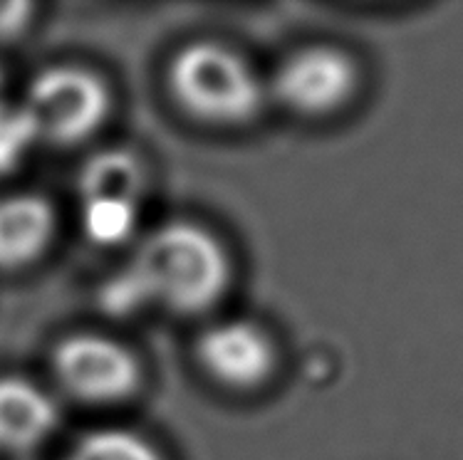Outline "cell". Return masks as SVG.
Returning a JSON list of instances; mask_svg holds the SVG:
<instances>
[{"label": "cell", "mask_w": 463, "mask_h": 460, "mask_svg": "<svg viewBox=\"0 0 463 460\" xmlns=\"http://www.w3.org/2000/svg\"><path fill=\"white\" fill-rule=\"evenodd\" d=\"M127 277L139 300L176 314H201L223 300L233 263L218 235L191 221H169L139 240Z\"/></svg>", "instance_id": "cell-1"}, {"label": "cell", "mask_w": 463, "mask_h": 460, "mask_svg": "<svg viewBox=\"0 0 463 460\" xmlns=\"http://www.w3.org/2000/svg\"><path fill=\"white\" fill-rule=\"evenodd\" d=\"M174 102L196 122L241 127L256 119L265 104V85L236 50L196 40L184 45L169 65Z\"/></svg>", "instance_id": "cell-2"}, {"label": "cell", "mask_w": 463, "mask_h": 460, "mask_svg": "<svg viewBox=\"0 0 463 460\" xmlns=\"http://www.w3.org/2000/svg\"><path fill=\"white\" fill-rule=\"evenodd\" d=\"M112 112L102 77L80 65H52L33 77L23 97V119L52 144H80L97 134Z\"/></svg>", "instance_id": "cell-3"}, {"label": "cell", "mask_w": 463, "mask_h": 460, "mask_svg": "<svg viewBox=\"0 0 463 460\" xmlns=\"http://www.w3.org/2000/svg\"><path fill=\"white\" fill-rule=\"evenodd\" d=\"M52 374L67 396L80 404H122L142 386V364L122 342L80 332L57 342L52 352Z\"/></svg>", "instance_id": "cell-4"}, {"label": "cell", "mask_w": 463, "mask_h": 460, "mask_svg": "<svg viewBox=\"0 0 463 460\" xmlns=\"http://www.w3.org/2000/svg\"><path fill=\"white\" fill-rule=\"evenodd\" d=\"M360 85V65L354 57L335 45H307L275 67L268 89L288 112L322 119L342 112Z\"/></svg>", "instance_id": "cell-5"}, {"label": "cell", "mask_w": 463, "mask_h": 460, "mask_svg": "<svg viewBox=\"0 0 463 460\" xmlns=\"http://www.w3.org/2000/svg\"><path fill=\"white\" fill-rule=\"evenodd\" d=\"M196 361L218 386L253 391L273 376L278 352L273 337L256 322L223 320L201 332Z\"/></svg>", "instance_id": "cell-6"}, {"label": "cell", "mask_w": 463, "mask_h": 460, "mask_svg": "<svg viewBox=\"0 0 463 460\" xmlns=\"http://www.w3.org/2000/svg\"><path fill=\"white\" fill-rule=\"evenodd\" d=\"M57 399L25 376H0V453L28 455L55 436Z\"/></svg>", "instance_id": "cell-7"}, {"label": "cell", "mask_w": 463, "mask_h": 460, "mask_svg": "<svg viewBox=\"0 0 463 460\" xmlns=\"http://www.w3.org/2000/svg\"><path fill=\"white\" fill-rule=\"evenodd\" d=\"M55 206L38 193L0 198V270H23L38 263L55 243Z\"/></svg>", "instance_id": "cell-8"}, {"label": "cell", "mask_w": 463, "mask_h": 460, "mask_svg": "<svg viewBox=\"0 0 463 460\" xmlns=\"http://www.w3.org/2000/svg\"><path fill=\"white\" fill-rule=\"evenodd\" d=\"M65 460H166L142 433L127 428H97L72 446Z\"/></svg>", "instance_id": "cell-9"}, {"label": "cell", "mask_w": 463, "mask_h": 460, "mask_svg": "<svg viewBox=\"0 0 463 460\" xmlns=\"http://www.w3.org/2000/svg\"><path fill=\"white\" fill-rule=\"evenodd\" d=\"M87 201L90 198H114V201H134V188L139 186L137 164L129 156H99L90 164L85 176Z\"/></svg>", "instance_id": "cell-10"}, {"label": "cell", "mask_w": 463, "mask_h": 460, "mask_svg": "<svg viewBox=\"0 0 463 460\" xmlns=\"http://www.w3.org/2000/svg\"><path fill=\"white\" fill-rule=\"evenodd\" d=\"M132 201H114V198H90L87 201V228L92 238L117 240L129 226Z\"/></svg>", "instance_id": "cell-11"}, {"label": "cell", "mask_w": 463, "mask_h": 460, "mask_svg": "<svg viewBox=\"0 0 463 460\" xmlns=\"http://www.w3.org/2000/svg\"><path fill=\"white\" fill-rule=\"evenodd\" d=\"M3 87H5V82H3V72H0V94H3Z\"/></svg>", "instance_id": "cell-12"}]
</instances>
